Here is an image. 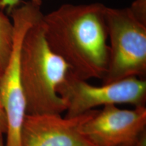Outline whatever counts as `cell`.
I'll return each mask as SVG.
<instances>
[{
	"label": "cell",
	"mask_w": 146,
	"mask_h": 146,
	"mask_svg": "<svg viewBox=\"0 0 146 146\" xmlns=\"http://www.w3.org/2000/svg\"><path fill=\"white\" fill-rule=\"evenodd\" d=\"M106 7L98 2L65 3L42 17L49 46L80 79L102 80L106 72L109 47Z\"/></svg>",
	"instance_id": "obj_1"
},
{
	"label": "cell",
	"mask_w": 146,
	"mask_h": 146,
	"mask_svg": "<svg viewBox=\"0 0 146 146\" xmlns=\"http://www.w3.org/2000/svg\"><path fill=\"white\" fill-rule=\"evenodd\" d=\"M42 17L27 31L21 46L20 68L27 114H61L66 105L57 88L70 68L49 46Z\"/></svg>",
	"instance_id": "obj_2"
},
{
	"label": "cell",
	"mask_w": 146,
	"mask_h": 146,
	"mask_svg": "<svg viewBox=\"0 0 146 146\" xmlns=\"http://www.w3.org/2000/svg\"><path fill=\"white\" fill-rule=\"evenodd\" d=\"M13 24L11 54L0 78V98L7 123L4 146H21V133L27 115V101L21 78L20 58L27 31L43 16L41 7L30 1L19 4L10 12Z\"/></svg>",
	"instance_id": "obj_3"
},
{
	"label": "cell",
	"mask_w": 146,
	"mask_h": 146,
	"mask_svg": "<svg viewBox=\"0 0 146 146\" xmlns=\"http://www.w3.org/2000/svg\"><path fill=\"white\" fill-rule=\"evenodd\" d=\"M108 64L102 84L146 74V26L129 8L106 7Z\"/></svg>",
	"instance_id": "obj_4"
},
{
	"label": "cell",
	"mask_w": 146,
	"mask_h": 146,
	"mask_svg": "<svg viewBox=\"0 0 146 146\" xmlns=\"http://www.w3.org/2000/svg\"><path fill=\"white\" fill-rule=\"evenodd\" d=\"M65 101L66 114L72 118L83 114L100 106L129 104L135 107L145 106L146 81L143 78L129 77L101 86H94L80 79L69 71L57 88Z\"/></svg>",
	"instance_id": "obj_5"
},
{
	"label": "cell",
	"mask_w": 146,
	"mask_h": 146,
	"mask_svg": "<svg viewBox=\"0 0 146 146\" xmlns=\"http://www.w3.org/2000/svg\"><path fill=\"white\" fill-rule=\"evenodd\" d=\"M81 131L95 146H131L146 141V108L122 110L106 106L84 122Z\"/></svg>",
	"instance_id": "obj_6"
},
{
	"label": "cell",
	"mask_w": 146,
	"mask_h": 146,
	"mask_svg": "<svg viewBox=\"0 0 146 146\" xmlns=\"http://www.w3.org/2000/svg\"><path fill=\"white\" fill-rule=\"evenodd\" d=\"M96 110L72 118L60 114H27L21 133V146H95L81 127Z\"/></svg>",
	"instance_id": "obj_7"
},
{
	"label": "cell",
	"mask_w": 146,
	"mask_h": 146,
	"mask_svg": "<svg viewBox=\"0 0 146 146\" xmlns=\"http://www.w3.org/2000/svg\"><path fill=\"white\" fill-rule=\"evenodd\" d=\"M0 0V71L4 70L10 58L13 41V24L12 20L1 11Z\"/></svg>",
	"instance_id": "obj_8"
},
{
	"label": "cell",
	"mask_w": 146,
	"mask_h": 146,
	"mask_svg": "<svg viewBox=\"0 0 146 146\" xmlns=\"http://www.w3.org/2000/svg\"><path fill=\"white\" fill-rule=\"evenodd\" d=\"M128 8L133 16L146 26V0H135Z\"/></svg>",
	"instance_id": "obj_9"
},
{
	"label": "cell",
	"mask_w": 146,
	"mask_h": 146,
	"mask_svg": "<svg viewBox=\"0 0 146 146\" xmlns=\"http://www.w3.org/2000/svg\"><path fill=\"white\" fill-rule=\"evenodd\" d=\"M23 0H2L1 1V8H8L9 12H11L12 9L17 6L21 3ZM29 1L35 4L41 6L42 0H29Z\"/></svg>",
	"instance_id": "obj_10"
},
{
	"label": "cell",
	"mask_w": 146,
	"mask_h": 146,
	"mask_svg": "<svg viewBox=\"0 0 146 146\" xmlns=\"http://www.w3.org/2000/svg\"><path fill=\"white\" fill-rule=\"evenodd\" d=\"M1 72L0 71V78H1ZM7 131V123L5 115L3 110L2 104H1V98H0V137L3 136V134H5Z\"/></svg>",
	"instance_id": "obj_11"
},
{
	"label": "cell",
	"mask_w": 146,
	"mask_h": 146,
	"mask_svg": "<svg viewBox=\"0 0 146 146\" xmlns=\"http://www.w3.org/2000/svg\"><path fill=\"white\" fill-rule=\"evenodd\" d=\"M131 146H146V141L141 142V143H139L138 144H136V145H131Z\"/></svg>",
	"instance_id": "obj_12"
},
{
	"label": "cell",
	"mask_w": 146,
	"mask_h": 146,
	"mask_svg": "<svg viewBox=\"0 0 146 146\" xmlns=\"http://www.w3.org/2000/svg\"><path fill=\"white\" fill-rule=\"evenodd\" d=\"M0 146H4V143H3V136L0 137Z\"/></svg>",
	"instance_id": "obj_13"
}]
</instances>
